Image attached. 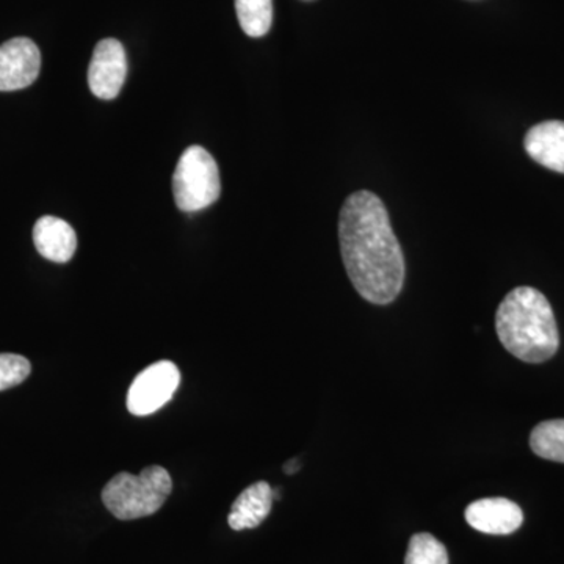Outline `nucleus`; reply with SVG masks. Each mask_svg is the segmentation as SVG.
<instances>
[{
    "instance_id": "f257e3e1",
    "label": "nucleus",
    "mask_w": 564,
    "mask_h": 564,
    "mask_svg": "<svg viewBox=\"0 0 564 564\" xmlns=\"http://www.w3.org/2000/svg\"><path fill=\"white\" fill-rule=\"evenodd\" d=\"M339 242L345 270L366 302L391 304L404 284L402 247L383 202L372 192L352 193L339 217Z\"/></svg>"
},
{
    "instance_id": "f03ea898",
    "label": "nucleus",
    "mask_w": 564,
    "mask_h": 564,
    "mask_svg": "<svg viewBox=\"0 0 564 564\" xmlns=\"http://www.w3.org/2000/svg\"><path fill=\"white\" fill-rule=\"evenodd\" d=\"M500 343L521 361H549L560 347L554 311L533 288H516L505 296L496 314Z\"/></svg>"
},
{
    "instance_id": "7ed1b4c3",
    "label": "nucleus",
    "mask_w": 564,
    "mask_h": 564,
    "mask_svg": "<svg viewBox=\"0 0 564 564\" xmlns=\"http://www.w3.org/2000/svg\"><path fill=\"white\" fill-rule=\"evenodd\" d=\"M173 491L169 470L150 466L139 475L121 473L104 486L102 502L121 521L147 518L158 513Z\"/></svg>"
},
{
    "instance_id": "20e7f679",
    "label": "nucleus",
    "mask_w": 564,
    "mask_h": 564,
    "mask_svg": "<svg viewBox=\"0 0 564 564\" xmlns=\"http://www.w3.org/2000/svg\"><path fill=\"white\" fill-rule=\"evenodd\" d=\"M221 193L217 162L202 147H191L181 155L173 174V195L184 212H198L212 206Z\"/></svg>"
},
{
    "instance_id": "39448f33",
    "label": "nucleus",
    "mask_w": 564,
    "mask_h": 564,
    "mask_svg": "<svg viewBox=\"0 0 564 564\" xmlns=\"http://www.w3.org/2000/svg\"><path fill=\"white\" fill-rule=\"evenodd\" d=\"M181 383L176 364L159 361L137 375L129 388L128 410L133 415H150L173 399Z\"/></svg>"
},
{
    "instance_id": "423d86ee",
    "label": "nucleus",
    "mask_w": 564,
    "mask_h": 564,
    "mask_svg": "<svg viewBox=\"0 0 564 564\" xmlns=\"http://www.w3.org/2000/svg\"><path fill=\"white\" fill-rule=\"evenodd\" d=\"M128 76V58L118 40L107 39L96 44L88 69V84L99 99L117 98Z\"/></svg>"
},
{
    "instance_id": "0eeeda50",
    "label": "nucleus",
    "mask_w": 564,
    "mask_h": 564,
    "mask_svg": "<svg viewBox=\"0 0 564 564\" xmlns=\"http://www.w3.org/2000/svg\"><path fill=\"white\" fill-rule=\"evenodd\" d=\"M41 54L29 39H13L0 46V91L31 87L39 77Z\"/></svg>"
},
{
    "instance_id": "6e6552de",
    "label": "nucleus",
    "mask_w": 564,
    "mask_h": 564,
    "mask_svg": "<svg viewBox=\"0 0 564 564\" xmlns=\"http://www.w3.org/2000/svg\"><path fill=\"white\" fill-rule=\"evenodd\" d=\"M467 524L486 534H511L524 522L518 503L502 497L481 499L466 508Z\"/></svg>"
},
{
    "instance_id": "1a4fd4ad",
    "label": "nucleus",
    "mask_w": 564,
    "mask_h": 564,
    "mask_svg": "<svg viewBox=\"0 0 564 564\" xmlns=\"http://www.w3.org/2000/svg\"><path fill=\"white\" fill-rule=\"evenodd\" d=\"M33 243L47 261L65 263L76 254L77 236L68 223L46 215L35 223Z\"/></svg>"
},
{
    "instance_id": "9d476101",
    "label": "nucleus",
    "mask_w": 564,
    "mask_h": 564,
    "mask_svg": "<svg viewBox=\"0 0 564 564\" xmlns=\"http://www.w3.org/2000/svg\"><path fill=\"white\" fill-rule=\"evenodd\" d=\"M525 151L534 162L564 174V121H544L525 135Z\"/></svg>"
},
{
    "instance_id": "9b49d317",
    "label": "nucleus",
    "mask_w": 564,
    "mask_h": 564,
    "mask_svg": "<svg viewBox=\"0 0 564 564\" xmlns=\"http://www.w3.org/2000/svg\"><path fill=\"white\" fill-rule=\"evenodd\" d=\"M273 489L267 481L248 486L234 502L228 522L232 530L256 529L265 521L273 507Z\"/></svg>"
},
{
    "instance_id": "f8f14e48",
    "label": "nucleus",
    "mask_w": 564,
    "mask_h": 564,
    "mask_svg": "<svg viewBox=\"0 0 564 564\" xmlns=\"http://www.w3.org/2000/svg\"><path fill=\"white\" fill-rule=\"evenodd\" d=\"M530 447L540 458L564 463V419L538 423L530 434Z\"/></svg>"
},
{
    "instance_id": "ddd939ff",
    "label": "nucleus",
    "mask_w": 564,
    "mask_h": 564,
    "mask_svg": "<svg viewBox=\"0 0 564 564\" xmlns=\"http://www.w3.org/2000/svg\"><path fill=\"white\" fill-rule=\"evenodd\" d=\"M240 28L252 39L269 33L273 22V0H236Z\"/></svg>"
},
{
    "instance_id": "4468645a",
    "label": "nucleus",
    "mask_w": 564,
    "mask_h": 564,
    "mask_svg": "<svg viewBox=\"0 0 564 564\" xmlns=\"http://www.w3.org/2000/svg\"><path fill=\"white\" fill-rule=\"evenodd\" d=\"M404 564H448L447 549L433 534H414Z\"/></svg>"
},
{
    "instance_id": "2eb2a0df",
    "label": "nucleus",
    "mask_w": 564,
    "mask_h": 564,
    "mask_svg": "<svg viewBox=\"0 0 564 564\" xmlns=\"http://www.w3.org/2000/svg\"><path fill=\"white\" fill-rule=\"evenodd\" d=\"M31 372V362L24 356L0 352V392L24 383Z\"/></svg>"
},
{
    "instance_id": "dca6fc26",
    "label": "nucleus",
    "mask_w": 564,
    "mask_h": 564,
    "mask_svg": "<svg viewBox=\"0 0 564 564\" xmlns=\"http://www.w3.org/2000/svg\"><path fill=\"white\" fill-rule=\"evenodd\" d=\"M300 467H302V464H300L299 459L293 458L291 462L284 464V473L289 475L296 474L299 473Z\"/></svg>"
}]
</instances>
